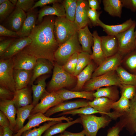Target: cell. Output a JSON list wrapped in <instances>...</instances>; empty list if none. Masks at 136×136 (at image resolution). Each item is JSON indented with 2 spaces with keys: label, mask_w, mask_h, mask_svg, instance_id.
I'll return each mask as SVG.
<instances>
[{
  "label": "cell",
  "mask_w": 136,
  "mask_h": 136,
  "mask_svg": "<svg viewBox=\"0 0 136 136\" xmlns=\"http://www.w3.org/2000/svg\"><path fill=\"white\" fill-rule=\"evenodd\" d=\"M55 18L53 15L44 17L42 22L35 26L28 36L32 40L31 43L21 51L37 59H47L54 65V53L59 46L54 33Z\"/></svg>",
  "instance_id": "6da1fadb"
},
{
  "label": "cell",
  "mask_w": 136,
  "mask_h": 136,
  "mask_svg": "<svg viewBox=\"0 0 136 136\" xmlns=\"http://www.w3.org/2000/svg\"><path fill=\"white\" fill-rule=\"evenodd\" d=\"M76 77L66 72L62 67L55 62L53 75L47 86L48 92L56 91L65 88H69L77 83Z\"/></svg>",
  "instance_id": "7a4b0ae2"
},
{
  "label": "cell",
  "mask_w": 136,
  "mask_h": 136,
  "mask_svg": "<svg viewBox=\"0 0 136 136\" xmlns=\"http://www.w3.org/2000/svg\"><path fill=\"white\" fill-rule=\"evenodd\" d=\"M79 29L74 22L66 17H57L55 18L54 33L59 46L70 39Z\"/></svg>",
  "instance_id": "3957f363"
},
{
  "label": "cell",
  "mask_w": 136,
  "mask_h": 136,
  "mask_svg": "<svg viewBox=\"0 0 136 136\" xmlns=\"http://www.w3.org/2000/svg\"><path fill=\"white\" fill-rule=\"evenodd\" d=\"M80 44L77 31L68 40L59 46L54 54L55 62L62 66L75 53L82 51Z\"/></svg>",
  "instance_id": "277c9868"
},
{
  "label": "cell",
  "mask_w": 136,
  "mask_h": 136,
  "mask_svg": "<svg viewBox=\"0 0 136 136\" xmlns=\"http://www.w3.org/2000/svg\"><path fill=\"white\" fill-rule=\"evenodd\" d=\"M80 116L86 136H96L99 129L107 126L112 119L109 116L102 115L97 116L93 114H78Z\"/></svg>",
  "instance_id": "5b68a950"
},
{
  "label": "cell",
  "mask_w": 136,
  "mask_h": 136,
  "mask_svg": "<svg viewBox=\"0 0 136 136\" xmlns=\"http://www.w3.org/2000/svg\"><path fill=\"white\" fill-rule=\"evenodd\" d=\"M116 71L91 78L84 85L82 90L89 92L103 87L115 86L120 87L122 85Z\"/></svg>",
  "instance_id": "8992f818"
},
{
  "label": "cell",
  "mask_w": 136,
  "mask_h": 136,
  "mask_svg": "<svg viewBox=\"0 0 136 136\" xmlns=\"http://www.w3.org/2000/svg\"><path fill=\"white\" fill-rule=\"evenodd\" d=\"M14 65L12 58L0 60V86L14 92L16 91L13 76Z\"/></svg>",
  "instance_id": "52a82bcc"
},
{
  "label": "cell",
  "mask_w": 136,
  "mask_h": 136,
  "mask_svg": "<svg viewBox=\"0 0 136 136\" xmlns=\"http://www.w3.org/2000/svg\"><path fill=\"white\" fill-rule=\"evenodd\" d=\"M136 22L128 29L116 36L118 44V51L124 56L135 49L134 29Z\"/></svg>",
  "instance_id": "ba28073f"
},
{
  "label": "cell",
  "mask_w": 136,
  "mask_h": 136,
  "mask_svg": "<svg viewBox=\"0 0 136 136\" xmlns=\"http://www.w3.org/2000/svg\"><path fill=\"white\" fill-rule=\"evenodd\" d=\"M40 100L32 109L30 115L39 113L44 114L50 109L64 101L56 91L49 92L47 91Z\"/></svg>",
  "instance_id": "9c48e42d"
},
{
  "label": "cell",
  "mask_w": 136,
  "mask_h": 136,
  "mask_svg": "<svg viewBox=\"0 0 136 136\" xmlns=\"http://www.w3.org/2000/svg\"><path fill=\"white\" fill-rule=\"evenodd\" d=\"M28 121L23 127L13 136H21L25 131L39 126L43 123L47 121H55L61 122L63 120L67 122L72 121L73 118L70 117H66L62 116L60 117L51 118L46 116L44 114L39 113L30 115L28 118Z\"/></svg>",
  "instance_id": "30bf717a"
},
{
  "label": "cell",
  "mask_w": 136,
  "mask_h": 136,
  "mask_svg": "<svg viewBox=\"0 0 136 136\" xmlns=\"http://www.w3.org/2000/svg\"><path fill=\"white\" fill-rule=\"evenodd\" d=\"M124 56L118 51L114 55L107 58L94 71L91 78L116 71L117 68L121 65V61Z\"/></svg>",
  "instance_id": "8fae6325"
},
{
  "label": "cell",
  "mask_w": 136,
  "mask_h": 136,
  "mask_svg": "<svg viewBox=\"0 0 136 136\" xmlns=\"http://www.w3.org/2000/svg\"><path fill=\"white\" fill-rule=\"evenodd\" d=\"M115 102L106 97L95 98L92 101H88L89 106L102 113L107 115L112 119H115L120 117L122 115L114 111L110 112L113 103Z\"/></svg>",
  "instance_id": "7c38bea8"
},
{
  "label": "cell",
  "mask_w": 136,
  "mask_h": 136,
  "mask_svg": "<svg viewBox=\"0 0 136 136\" xmlns=\"http://www.w3.org/2000/svg\"><path fill=\"white\" fill-rule=\"evenodd\" d=\"M130 100L129 110L120 117L119 122L132 135L136 130V92L134 97Z\"/></svg>",
  "instance_id": "4fadbf2b"
},
{
  "label": "cell",
  "mask_w": 136,
  "mask_h": 136,
  "mask_svg": "<svg viewBox=\"0 0 136 136\" xmlns=\"http://www.w3.org/2000/svg\"><path fill=\"white\" fill-rule=\"evenodd\" d=\"M14 69L32 70L37 59L35 57L21 51L12 57Z\"/></svg>",
  "instance_id": "5bb4252c"
},
{
  "label": "cell",
  "mask_w": 136,
  "mask_h": 136,
  "mask_svg": "<svg viewBox=\"0 0 136 136\" xmlns=\"http://www.w3.org/2000/svg\"><path fill=\"white\" fill-rule=\"evenodd\" d=\"M89 8L88 1L77 0L74 22L79 29L91 24L88 16Z\"/></svg>",
  "instance_id": "9a60e30c"
},
{
  "label": "cell",
  "mask_w": 136,
  "mask_h": 136,
  "mask_svg": "<svg viewBox=\"0 0 136 136\" xmlns=\"http://www.w3.org/2000/svg\"><path fill=\"white\" fill-rule=\"evenodd\" d=\"M88 101L83 100L63 102L49 109L45 114L47 117L61 112L73 110L89 106Z\"/></svg>",
  "instance_id": "2e32d148"
},
{
  "label": "cell",
  "mask_w": 136,
  "mask_h": 136,
  "mask_svg": "<svg viewBox=\"0 0 136 136\" xmlns=\"http://www.w3.org/2000/svg\"><path fill=\"white\" fill-rule=\"evenodd\" d=\"M54 65L49 60L44 58L37 59L32 70V75L29 84L31 85L34 81L40 77L50 73Z\"/></svg>",
  "instance_id": "e0dca14e"
},
{
  "label": "cell",
  "mask_w": 136,
  "mask_h": 136,
  "mask_svg": "<svg viewBox=\"0 0 136 136\" xmlns=\"http://www.w3.org/2000/svg\"><path fill=\"white\" fill-rule=\"evenodd\" d=\"M56 3L53 4L52 6L46 5L42 7L39 11L36 23H40L43 18L46 16L55 15L57 17H65L64 7L62 3Z\"/></svg>",
  "instance_id": "ac0fdd59"
},
{
  "label": "cell",
  "mask_w": 136,
  "mask_h": 136,
  "mask_svg": "<svg viewBox=\"0 0 136 136\" xmlns=\"http://www.w3.org/2000/svg\"><path fill=\"white\" fill-rule=\"evenodd\" d=\"M32 40L29 37L19 38L14 40L5 52L1 59L12 58L16 54L31 43Z\"/></svg>",
  "instance_id": "d6986e66"
},
{
  "label": "cell",
  "mask_w": 136,
  "mask_h": 136,
  "mask_svg": "<svg viewBox=\"0 0 136 136\" xmlns=\"http://www.w3.org/2000/svg\"><path fill=\"white\" fill-rule=\"evenodd\" d=\"M25 12L15 8L8 17L7 24L10 30L17 32L21 29L26 17Z\"/></svg>",
  "instance_id": "ffe728a7"
},
{
  "label": "cell",
  "mask_w": 136,
  "mask_h": 136,
  "mask_svg": "<svg viewBox=\"0 0 136 136\" xmlns=\"http://www.w3.org/2000/svg\"><path fill=\"white\" fill-rule=\"evenodd\" d=\"M136 22L130 18L122 24L115 25L106 24L100 19L97 22L98 26L101 27L108 35L116 36L130 28Z\"/></svg>",
  "instance_id": "44dd1931"
},
{
  "label": "cell",
  "mask_w": 136,
  "mask_h": 136,
  "mask_svg": "<svg viewBox=\"0 0 136 136\" xmlns=\"http://www.w3.org/2000/svg\"><path fill=\"white\" fill-rule=\"evenodd\" d=\"M100 38L102 49L106 58L114 55L118 51V40L116 36L107 35Z\"/></svg>",
  "instance_id": "7402d4cb"
},
{
  "label": "cell",
  "mask_w": 136,
  "mask_h": 136,
  "mask_svg": "<svg viewBox=\"0 0 136 136\" xmlns=\"http://www.w3.org/2000/svg\"><path fill=\"white\" fill-rule=\"evenodd\" d=\"M78 41L81 45L82 51L91 55L92 52L91 48L93 44V38L92 34L89 30L88 25L79 29L78 31Z\"/></svg>",
  "instance_id": "603a6c76"
},
{
  "label": "cell",
  "mask_w": 136,
  "mask_h": 136,
  "mask_svg": "<svg viewBox=\"0 0 136 136\" xmlns=\"http://www.w3.org/2000/svg\"><path fill=\"white\" fill-rule=\"evenodd\" d=\"M37 14V11L35 9L27 12L26 17L21 29L17 32L19 38L29 36L36 25Z\"/></svg>",
  "instance_id": "cb8c5ba5"
},
{
  "label": "cell",
  "mask_w": 136,
  "mask_h": 136,
  "mask_svg": "<svg viewBox=\"0 0 136 136\" xmlns=\"http://www.w3.org/2000/svg\"><path fill=\"white\" fill-rule=\"evenodd\" d=\"M12 100L16 109L32 104L33 99L30 89L27 87L16 90Z\"/></svg>",
  "instance_id": "d4e9b609"
},
{
  "label": "cell",
  "mask_w": 136,
  "mask_h": 136,
  "mask_svg": "<svg viewBox=\"0 0 136 136\" xmlns=\"http://www.w3.org/2000/svg\"><path fill=\"white\" fill-rule=\"evenodd\" d=\"M0 110L8 118L10 124V128L13 132L16 125L17 109L12 100L0 99Z\"/></svg>",
  "instance_id": "484cf974"
},
{
  "label": "cell",
  "mask_w": 136,
  "mask_h": 136,
  "mask_svg": "<svg viewBox=\"0 0 136 136\" xmlns=\"http://www.w3.org/2000/svg\"><path fill=\"white\" fill-rule=\"evenodd\" d=\"M92 34L94 42L92 46V53L91 55V57L92 60L98 66L107 58L102 49L100 37L98 35L96 30L94 31Z\"/></svg>",
  "instance_id": "4316f807"
},
{
  "label": "cell",
  "mask_w": 136,
  "mask_h": 136,
  "mask_svg": "<svg viewBox=\"0 0 136 136\" xmlns=\"http://www.w3.org/2000/svg\"><path fill=\"white\" fill-rule=\"evenodd\" d=\"M32 73V70L14 69L13 76L16 90L27 87Z\"/></svg>",
  "instance_id": "83f0119b"
},
{
  "label": "cell",
  "mask_w": 136,
  "mask_h": 136,
  "mask_svg": "<svg viewBox=\"0 0 136 136\" xmlns=\"http://www.w3.org/2000/svg\"><path fill=\"white\" fill-rule=\"evenodd\" d=\"M48 76V75L46 74L40 77L37 79V84L31 85L33 94L32 104L34 107L38 104L44 94L47 91L46 81Z\"/></svg>",
  "instance_id": "f1b7e54d"
},
{
  "label": "cell",
  "mask_w": 136,
  "mask_h": 136,
  "mask_svg": "<svg viewBox=\"0 0 136 136\" xmlns=\"http://www.w3.org/2000/svg\"><path fill=\"white\" fill-rule=\"evenodd\" d=\"M59 96L64 101L74 98H81L86 99L91 101L95 98L93 92L84 91H71L63 88L56 91Z\"/></svg>",
  "instance_id": "f546056e"
},
{
  "label": "cell",
  "mask_w": 136,
  "mask_h": 136,
  "mask_svg": "<svg viewBox=\"0 0 136 136\" xmlns=\"http://www.w3.org/2000/svg\"><path fill=\"white\" fill-rule=\"evenodd\" d=\"M94 65L91 61L76 76L77 82L72 91H80L85 83L91 78L94 71Z\"/></svg>",
  "instance_id": "4dcf8cb0"
},
{
  "label": "cell",
  "mask_w": 136,
  "mask_h": 136,
  "mask_svg": "<svg viewBox=\"0 0 136 136\" xmlns=\"http://www.w3.org/2000/svg\"><path fill=\"white\" fill-rule=\"evenodd\" d=\"M34 107L32 104L17 108V116L16 125L13 131L16 133L24 126V124L26 119L30 115L31 112Z\"/></svg>",
  "instance_id": "1f68e13d"
},
{
  "label": "cell",
  "mask_w": 136,
  "mask_h": 136,
  "mask_svg": "<svg viewBox=\"0 0 136 136\" xmlns=\"http://www.w3.org/2000/svg\"><path fill=\"white\" fill-rule=\"evenodd\" d=\"M117 87L115 86H112L98 88L93 93L94 96L95 98L106 97L114 102L116 101L119 98Z\"/></svg>",
  "instance_id": "d6a6232c"
},
{
  "label": "cell",
  "mask_w": 136,
  "mask_h": 136,
  "mask_svg": "<svg viewBox=\"0 0 136 136\" xmlns=\"http://www.w3.org/2000/svg\"><path fill=\"white\" fill-rule=\"evenodd\" d=\"M104 10L113 17L120 18L123 6L121 0H103Z\"/></svg>",
  "instance_id": "836d02e7"
},
{
  "label": "cell",
  "mask_w": 136,
  "mask_h": 136,
  "mask_svg": "<svg viewBox=\"0 0 136 136\" xmlns=\"http://www.w3.org/2000/svg\"><path fill=\"white\" fill-rule=\"evenodd\" d=\"M81 123L80 117L74 121L66 122H58L48 128L42 136H52L58 133H62L67 128L75 123Z\"/></svg>",
  "instance_id": "e575fe53"
},
{
  "label": "cell",
  "mask_w": 136,
  "mask_h": 136,
  "mask_svg": "<svg viewBox=\"0 0 136 136\" xmlns=\"http://www.w3.org/2000/svg\"><path fill=\"white\" fill-rule=\"evenodd\" d=\"M121 64L126 71L136 75V49L124 56Z\"/></svg>",
  "instance_id": "d590c367"
},
{
  "label": "cell",
  "mask_w": 136,
  "mask_h": 136,
  "mask_svg": "<svg viewBox=\"0 0 136 136\" xmlns=\"http://www.w3.org/2000/svg\"><path fill=\"white\" fill-rule=\"evenodd\" d=\"M118 76L122 84L136 86V75L129 73L121 65L116 70Z\"/></svg>",
  "instance_id": "8d00e7d4"
},
{
  "label": "cell",
  "mask_w": 136,
  "mask_h": 136,
  "mask_svg": "<svg viewBox=\"0 0 136 136\" xmlns=\"http://www.w3.org/2000/svg\"><path fill=\"white\" fill-rule=\"evenodd\" d=\"M91 55L82 51L79 53L75 71L73 76L76 77L91 61Z\"/></svg>",
  "instance_id": "74e56055"
},
{
  "label": "cell",
  "mask_w": 136,
  "mask_h": 136,
  "mask_svg": "<svg viewBox=\"0 0 136 136\" xmlns=\"http://www.w3.org/2000/svg\"><path fill=\"white\" fill-rule=\"evenodd\" d=\"M130 104V100L121 96L118 100L113 103L112 109L113 111L122 115L128 111Z\"/></svg>",
  "instance_id": "f35d334b"
},
{
  "label": "cell",
  "mask_w": 136,
  "mask_h": 136,
  "mask_svg": "<svg viewBox=\"0 0 136 136\" xmlns=\"http://www.w3.org/2000/svg\"><path fill=\"white\" fill-rule=\"evenodd\" d=\"M77 0H65L62 4L66 13V17L70 21L74 22L77 6Z\"/></svg>",
  "instance_id": "ab89813d"
},
{
  "label": "cell",
  "mask_w": 136,
  "mask_h": 136,
  "mask_svg": "<svg viewBox=\"0 0 136 136\" xmlns=\"http://www.w3.org/2000/svg\"><path fill=\"white\" fill-rule=\"evenodd\" d=\"M58 122L55 121H49L38 128L35 127L25 131L21 136H42L48 128Z\"/></svg>",
  "instance_id": "60d3db41"
},
{
  "label": "cell",
  "mask_w": 136,
  "mask_h": 136,
  "mask_svg": "<svg viewBox=\"0 0 136 136\" xmlns=\"http://www.w3.org/2000/svg\"><path fill=\"white\" fill-rule=\"evenodd\" d=\"M96 113H102L92 107L88 106L82 107L79 108L62 112L58 116L72 115H75L77 114L84 115H92Z\"/></svg>",
  "instance_id": "b9f144b4"
},
{
  "label": "cell",
  "mask_w": 136,
  "mask_h": 136,
  "mask_svg": "<svg viewBox=\"0 0 136 136\" xmlns=\"http://www.w3.org/2000/svg\"><path fill=\"white\" fill-rule=\"evenodd\" d=\"M15 6L7 0L4 3L0 5V21L2 22L9 17L14 10Z\"/></svg>",
  "instance_id": "7bdbcfd3"
},
{
  "label": "cell",
  "mask_w": 136,
  "mask_h": 136,
  "mask_svg": "<svg viewBox=\"0 0 136 136\" xmlns=\"http://www.w3.org/2000/svg\"><path fill=\"white\" fill-rule=\"evenodd\" d=\"M79 53L76 52L72 55L62 66L66 72L73 75L76 68Z\"/></svg>",
  "instance_id": "ee69618b"
},
{
  "label": "cell",
  "mask_w": 136,
  "mask_h": 136,
  "mask_svg": "<svg viewBox=\"0 0 136 136\" xmlns=\"http://www.w3.org/2000/svg\"><path fill=\"white\" fill-rule=\"evenodd\" d=\"M119 87L121 96L130 100L134 97L136 92V86L122 84Z\"/></svg>",
  "instance_id": "f6af8a7d"
},
{
  "label": "cell",
  "mask_w": 136,
  "mask_h": 136,
  "mask_svg": "<svg viewBox=\"0 0 136 136\" xmlns=\"http://www.w3.org/2000/svg\"><path fill=\"white\" fill-rule=\"evenodd\" d=\"M33 0H18L15 8L25 11L31 10L35 3Z\"/></svg>",
  "instance_id": "bcb514c9"
},
{
  "label": "cell",
  "mask_w": 136,
  "mask_h": 136,
  "mask_svg": "<svg viewBox=\"0 0 136 136\" xmlns=\"http://www.w3.org/2000/svg\"><path fill=\"white\" fill-rule=\"evenodd\" d=\"M101 12L89 8L88 12V17L92 25L94 26H98L97 22Z\"/></svg>",
  "instance_id": "7dc6e473"
},
{
  "label": "cell",
  "mask_w": 136,
  "mask_h": 136,
  "mask_svg": "<svg viewBox=\"0 0 136 136\" xmlns=\"http://www.w3.org/2000/svg\"><path fill=\"white\" fill-rule=\"evenodd\" d=\"M14 93L9 89L0 86V99L12 100L13 98Z\"/></svg>",
  "instance_id": "c3c4849f"
},
{
  "label": "cell",
  "mask_w": 136,
  "mask_h": 136,
  "mask_svg": "<svg viewBox=\"0 0 136 136\" xmlns=\"http://www.w3.org/2000/svg\"><path fill=\"white\" fill-rule=\"evenodd\" d=\"M123 128V125L119 122L109 129L107 136H119L120 132Z\"/></svg>",
  "instance_id": "681fc988"
},
{
  "label": "cell",
  "mask_w": 136,
  "mask_h": 136,
  "mask_svg": "<svg viewBox=\"0 0 136 136\" xmlns=\"http://www.w3.org/2000/svg\"><path fill=\"white\" fill-rule=\"evenodd\" d=\"M0 35L13 37H19L16 32L8 29L4 26L0 25Z\"/></svg>",
  "instance_id": "f907efd6"
},
{
  "label": "cell",
  "mask_w": 136,
  "mask_h": 136,
  "mask_svg": "<svg viewBox=\"0 0 136 136\" xmlns=\"http://www.w3.org/2000/svg\"><path fill=\"white\" fill-rule=\"evenodd\" d=\"M14 40L8 39L1 41L0 42V56L1 57Z\"/></svg>",
  "instance_id": "816d5d0a"
},
{
  "label": "cell",
  "mask_w": 136,
  "mask_h": 136,
  "mask_svg": "<svg viewBox=\"0 0 136 136\" xmlns=\"http://www.w3.org/2000/svg\"><path fill=\"white\" fill-rule=\"evenodd\" d=\"M62 1L60 0H40L35 3L31 9H35L38 7H43L48 4H53L56 3H61Z\"/></svg>",
  "instance_id": "f5cc1de1"
},
{
  "label": "cell",
  "mask_w": 136,
  "mask_h": 136,
  "mask_svg": "<svg viewBox=\"0 0 136 136\" xmlns=\"http://www.w3.org/2000/svg\"><path fill=\"white\" fill-rule=\"evenodd\" d=\"M123 7L130 9L131 11H136V0H121Z\"/></svg>",
  "instance_id": "db71d44e"
},
{
  "label": "cell",
  "mask_w": 136,
  "mask_h": 136,
  "mask_svg": "<svg viewBox=\"0 0 136 136\" xmlns=\"http://www.w3.org/2000/svg\"><path fill=\"white\" fill-rule=\"evenodd\" d=\"M0 126L4 128L10 127L9 120L6 115L0 111Z\"/></svg>",
  "instance_id": "11a10c76"
},
{
  "label": "cell",
  "mask_w": 136,
  "mask_h": 136,
  "mask_svg": "<svg viewBox=\"0 0 136 136\" xmlns=\"http://www.w3.org/2000/svg\"><path fill=\"white\" fill-rule=\"evenodd\" d=\"M88 5L89 8L97 10L100 9V4L101 1L98 0H88Z\"/></svg>",
  "instance_id": "9f6ffc18"
},
{
  "label": "cell",
  "mask_w": 136,
  "mask_h": 136,
  "mask_svg": "<svg viewBox=\"0 0 136 136\" xmlns=\"http://www.w3.org/2000/svg\"><path fill=\"white\" fill-rule=\"evenodd\" d=\"M57 136H86L84 130L80 132L74 133L67 131H65L60 134Z\"/></svg>",
  "instance_id": "6f0895ef"
},
{
  "label": "cell",
  "mask_w": 136,
  "mask_h": 136,
  "mask_svg": "<svg viewBox=\"0 0 136 136\" xmlns=\"http://www.w3.org/2000/svg\"><path fill=\"white\" fill-rule=\"evenodd\" d=\"M4 128V133L3 136H12L13 132L9 127Z\"/></svg>",
  "instance_id": "680465c9"
},
{
  "label": "cell",
  "mask_w": 136,
  "mask_h": 136,
  "mask_svg": "<svg viewBox=\"0 0 136 136\" xmlns=\"http://www.w3.org/2000/svg\"><path fill=\"white\" fill-rule=\"evenodd\" d=\"M11 3L14 6H16V4L17 3V0H9Z\"/></svg>",
  "instance_id": "91938a15"
},
{
  "label": "cell",
  "mask_w": 136,
  "mask_h": 136,
  "mask_svg": "<svg viewBox=\"0 0 136 136\" xmlns=\"http://www.w3.org/2000/svg\"><path fill=\"white\" fill-rule=\"evenodd\" d=\"M7 0H0V5L4 3L7 1Z\"/></svg>",
  "instance_id": "94428289"
},
{
  "label": "cell",
  "mask_w": 136,
  "mask_h": 136,
  "mask_svg": "<svg viewBox=\"0 0 136 136\" xmlns=\"http://www.w3.org/2000/svg\"><path fill=\"white\" fill-rule=\"evenodd\" d=\"M135 38H136V29L135 31Z\"/></svg>",
  "instance_id": "6125c7cd"
},
{
  "label": "cell",
  "mask_w": 136,
  "mask_h": 136,
  "mask_svg": "<svg viewBox=\"0 0 136 136\" xmlns=\"http://www.w3.org/2000/svg\"><path fill=\"white\" fill-rule=\"evenodd\" d=\"M135 49H136V38L135 40Z\"/></svg>",
  "instance_id": "be15d7a7"
},
{
  "label": "cell",
  "mask_w": 136,
  "mask_h": 136,
  "mask_svg": "<svg viewBox=\"0 0 136 136\" xmlns=\"http://www.w3.org/2000/svg\"><path fill=\"white\" fill-rule=\"evenodd\" d=\"M135 133H136V130L135 132Z\"/></svg>",
  "instance_id": "e7e4bbea"
}]
</instances>
